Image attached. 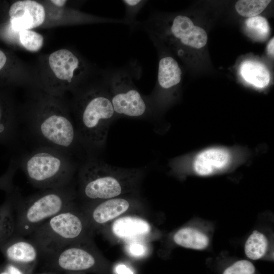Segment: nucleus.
Segmentation results:
<instances>
[{
  "mask_svg": "<svg viewBox=\"0 0 274 274\" xmlns=\"http://www.w3.org/2000/svg\"><path fill=\"white\" fill-rule=\"evenodd\" d=\"M9 61L7 55L0 49V72L7 67Z\"/></svg>",
  "mask_w": 274,
  "mask_h": 274,
  "instance_id": "obj_30",
  "label": "nucleus"
},
{
  "mask_svg": "<svg viewBox=\"0 0 274 274\" xmlns=\"http://www.w3.org/2000/svg\"><path fill=\"white\" fill-rule=\"evenodd\" d=\"M70 112L62 97L38 88L19 115L20 123L23 121L35 147L57 149L75 158L83 148Z\"/></svg>",
  "mask_w": 274,
  "mask_h": 274,
  "instance_id": "obj_1",
  "label": "nucleus"
},
{
  "mask_svg": "<svg viewBox=\"0 0 274 274\" xmlns=\"http://www.w3.org/2000/svg\"><path fill=\"white\" fill-rule=\"evenodd\" d=\"M256 268L249 260L241 259L227 267L222 274H255Z\"/></svg>",
  "mask_w": 274,
  "mask_h": 274,
  "instance_id": "obj_26",
  "label": "nucleus"
},
{
  "mask_svg": "<svg viewBox=\"0 0 274 274\" xmlns=\"http://www.w3.org/2000/svg\"><path fill=\"white\" fill-rule=\"evenodd\" d=\"M9 274H32L35 267L20 266L11 263L5 262Z\"/></svg>",
  "mask_w": 274,
  "mask_h": 274,
  "instance_id": "obj_28",
  "label": "nucleus"
},
{
  "mask_svg": "<svg viewBox=\"0 0 274 274\" xmlns=\"http://www.w3.org/2000/svg\"><path fill=\"white\" fill-rule=\"evenodd\" d=\"M9 15L10 31L17 32L42 26L46 19V10L36 1L20 0L11 5Z\"/></svg>",
  "mask_w": 274,
  "mask_h": 274,
  "instance_id": "obj_10",
  "label": "nucleus"
},
{
  "mask_svg": "<svg viewBox=\"0 0 274 274\" xmlns=\"http://www.w3.org/2000/svg\"><path fill=\"white\" fill-rule=\"evenodd\" d=\"M129 251L131 254L134 256H140L145 252L144 247L140 244H132L129 246Z\"/></svg>",
  "mask_w": 274,
  "mask_h": 274,
  "instance_id": "obj_29",
  "label": "nucleus"
},
{
  "mask_svg": "<svg viewBox=\"0 0 274 274\" xmlns=\"http://www.w3.org/2000/svg\"><path fill=\"white\" fill-rule=\"evenodd\" d=\"M271 2L270 0H239L235 3V8L240 15L251 18L260 14Z\"/></svg>",
  "mask_w": 274,
  "mask_h": 274,
  "instance_id": "obj_23",
  "label": "nucleus"
},
{
  "mask_svg": "<svg viewBox=\"0 0 274 274\" xmlns=\"http://www.w3.org/2000/svg\"><path fill=\"white\" fill-rule=\"evenodd\" d=\"M85 219L74 204L44 222L29 235V239L44 258L84 240L88 228Z\"/></svg>",
  "mask_w": 274,
  "mask_h": 274,
  "instance_id": "obj_7",
  "label": "nucleus"
},
{
  "mask_svg": "<svg viewBox=\"0 0 274 274\" xmlns=\"http://www.w3.org/2000/svg\"><path fill=\"white\" fill-rule=\"evenodd\" d=\"M88 63L74 51L57 50L43 59L41 76L37 88L54 96L62 97L83 86L89 74Z\"/></svg>",
  "mask_w": 274,
  "mask_h": 274,
  "instance_id": "obj_6",
  "label": "nucleus"
},
{
  "mask_svg": "<svg viewBox=\"0 0 274 274\" xmlns=\"http://www.w3.org/2000/svg\"><path fill=\"white\" fill-rule=\"evenodd\" d=\"M70 104L79 142L88 156L106 146L109 130L117 118L107 83L84 85L74 91Z\"/></svg>",
  "mask_w": 274,
  "mask_h": 274,
  "instance_id": "obj_2",
  "label": "nucleus"
},
{
  "mask_svg": "<svg viewBox=\"0 0 274 274\" xmlns=\"http://www.w3.org/2000/svg\"><path fill=\"white\" fill-rule=\"evenodd\" d=\"M169 34L183 45L200 49L204 47L208 41L206 31L194 25L188 17L178 15L174 17L169 26Z\"/></svg>",
  "mask_w": 274,
  "mask_h": 274,
  "instance_id": "obj_13",
  "label": "nucleus"
},
{
  "mask_svg": "<svg viewBox=\"0 0 274 274\" xmlns=\"http://www.w3.org/2000/svg\"><path fill=\"white\" fill-rule=\"evenodd\" d=\"M81 243L68 245L44 257L47 268L58 273L80 272L96 268L97 258L92 251L81 246Z\"/></svg>",
  "mask_w": 274,
  "mask_h": 274,
  "instance_id": "obj_9",
  "label": "nucleus"
},
{
  "mask_svg": "<svg viewBox=\"0 0 274 274\" xmlns=\"http://www.w3.org/2000/svg\"><path fill=\"white\" fill-rule=\"evenodd\" d=\"M244 251L246 257L253 260L263 259L268 255H272V238L266 231L255 229L246 239Z\"/></svg>",
  "mask_w": 274,
  "mask_h": 274,
  "instance_id": "obj_18",
  "label": "nucleus"
},
{
  "mask_svg": "<svg viewBox=\"0 0 274 274\" xmlns=\"http://www.w3.org/2000/svg\"><path fill=\"white\" fill-rule=\"evenodd\" d=\"M12 35L16 43L28 51L38 52L43 46L44 42L43 36L32 29L20 30L12 33Z\"/></svg>",
  "mask_w": 274,
  "mask_h": 274,
  "instance_id": "obj_22",
  "label": "nucleus"
},
{
  "mask_svg": "<svg viewBox=\"0 0 274 274\" xmlns=\"http://www.w3.org/2000/svg\"><path fill=\"white\" fill-rule=\"evenodd\" d=\"M104 77L117 118H150L154 110L146 96L135 87L129 71L124 69L110 71Z\"/></svg>",
  "mask_w": 274,
  "mask_h": 274,
  "instance_id": "obj_8",
  "label": "nucleus"
},
{
  "mask_svg": "<svg viewBox=\"0 0 274 274\" xmlns=\"http://www.w3.org/2000/svg\"><path fill=\"white\" fill-rule=\"evenodd\" d=\"M13 173L10 170L6 172L0 177V190H3L8 192L14 187L13 184Z\"/></svg>",
  "mask_w": 274,
  "mask_h": 274,
  "instance_id": "obj_27",
  "label": "nucleus"
},
{
  "mask_svg": "<svg viewBox=\"0 0 274 274\" xmlns=\"http://www.w3.org/2000/svg\"><path fill=\"white\" fill-rule=\"evenodd\" d=\"M78 169L79 195L90 203L118 197L138 181L144 170L115 166L94 156L86 157Z\"/></svg>",
  "mask_w": 274,
  "mask_h": 274,
  "instance_id": "obj_3",
  "label": "nucleus"
},
{
  "mask_svg": "<svg viewBox=\"0 0 274 274\" xmlns=\"http://www.w3.org/2000/svg\"><path fill=\"white\" fill-rule=\"evenodd\" d=\"M38 274H59V273L57 272L56 271L50 270L48 272H43V273H38Z\"/></svg>",
  "mask_w": 274,
  "mask_h": 274,
  "instance_id": "obj_35",
  "label": "nucleus"
},
{
  "mask_svg": "<svg viewBox=\"0 0 274 274\" xmlns=\"http://www.w3.org/2000/svg\"><path fill=\"white\" fill-rule=\"evenodd\" d=\"M274 38L273 37L269 41L267 46V51L270 55L273 57L274 55Z\"/></svg>",
  "mask_w": 274,
  "mask_h": 274,
  "instance_id": "obj_32",
  "label": "nucleus"
},
{
  "mask_svg": "<svg viewBox=\"0 0 274 274\" xmlns=\"http://www.w3.org/2000/svg\"><path fill=\"white\" fill-rule=\"evenodd\" d=\"M240 73L247 82L257 87H264L270 81L267 68L263 64L257 62L244 61L240 66Z\"/></svg>",
  "mask_w": 274,
  "mask_h": 274,
  "instance_id": "obj_21",
  "label": "nucleus"
},
{
  "mask_svg": "<svg viewBox=\"0 0 274 274\" xmlns=\"http://www.w3.org/2000/svg\"><path fill=\"white\" fill-rule=\"evenodd\" d=\"M4 203L0 206V245L13 235L15 230V208L21 195L18 189L14 188L7 192Z\"/></svg>",
  "mask_w": 274,
  "mask_h": 274,
  "instance_id": "obj_19",
  "label": "nucleus"
},
{
  "mask_svg": "<svg viewBox=\"0 0 274 274\" xmlns=\"http://www.w3.org/2000/svg\"><path fill=\"white\" fill-rule=\"evenodd\" d=\"M246 27L249 32L256 38L264 39L268 35L269 27L266 18L256 16L246 20Z\"/></svg>",
  "mask_w": 274,
  "mask_h": 274,
  "instance_id": "obj_24",
  "label": "nucleus"
},
{
  "mask_svg": "<svg viewBox=\"0 0 274 274\" xmlns=\"http://www.w3.org/2000/svg\"><path fill=\"white\" fill-rule=\"evenodd\" d=\"M50 2L54 6H56L58 8H62L67 3L66 1L62 0L50 1Z\"/></svg>",
  "mask_w": 274,
  "mask_h": 274,
  "instance_id": "obj_33",
  "label": "nucleus"
},
{
  "mask_svg": "<svg viewBox=\"0 0 274 274\" xmlns=\"http://www.w3.org/2000/svg\"><path fill=\"white\" fill-rule=\"evenodd\" d=\"M0 250L6 262L20 266L35 267L40 257L32 241L15 233L0 245Z\"/></svg>",
  "mask_w": 274,
  "mask_h": 274,
  "instance_id": "obj_12",
  "label": "nucleus"
},
{
  "mask_svg": "<svg viewBox=\"0 0 274 274\" xmlns=\"http://www.w3.org/2000/svg\"><path fill=\"white\" fill-rule=\"evenodd\" d=\"M103 200L88 209V216L94 224L106 223L124 213L130 207L129 201L123 198L117 197Z\"/></svg>",
  "mask_w": 274,
  "mask_h": 274,
  "instance_id": "obj_17",
  "label": "nucleus"
},
{
  "mask_svg": "<svg viewBox=\"0 0 274 274\" xmlns=\"http://www.w3.org/2000/svg\"><path fill=\"white\" fill-rule=\"evenodd\" d=\"M214 227L204 220H194L182 227L174 234V242L179 246L197 251H204L211 247Z\"/></svg>",
  "mask_w": 274,
  "mask_h": 274,
  "instance_id": "obj_11",
  "label": "nucleus"
},
{
  "mask_svg": "<svg viewBox=\"0 0 274 274\" xmlns=\"http://www.w3.org/2000/svg\"><path fill=\"white\" fill-rule=\"evenodd\" d=\"M230 161V155L227 150L221 148L209 149L196 156L193 168L199 176H209L225 168Z\"/></svg>",
  "mask_w": 274,
  "mask_h": 274,
  "instance_id": "obj_16",
  "label": "nucleus"
},
{
  "mask_svg": "<svg viewBox=\"0 0 274 274\" xmlns=\"http://www.w3.org/2000/svg\"><path fill=\"white\" fill-rule=\"evenodd\" d=\"M112 231L118 237L125 238L146 234L150 227L145 220L134 217H124L116 220Z\"/></svg>",
  "mask_w": 274,
  "mask_h": 274,
  "instance_id": "obj_20",
  "label": "nucleus"
},
{
  "mask_svg": "<svg viewBox=\"0 0 274 274\" xmlns=\"http://www.w3.org/2000/svg\"><path fill=\"white\" fill-rule=\"evenodd\" d=\"M0 274H9L5 263L0 266Z\"/></svg>",
  "mask_w": 274,
  "mask_h": 274,
  "instance_id": "obj_34",
  "label": "nucleus"
},
{
  "mask_svg": "<svg viewBox=\"0 0 274 274\" xmlns=\"http://www.w3.org/2000/svg\"><path fill=\"white\" fill-rule=\"evenodd\" d=\"M19 115L7 97L0 94V144L13 147L20 136Z\"/></svg>",
  "mask_w": 274,
  "mask_h": 274,
  "instance_id": "obj_15",
  "label": "nucleus"
},
{
  "mask_svg": "<svg viewBox=\"0 0 274 274\" xmlns=\"http://www.w3.org/2000/svg\"><path fill=\"white\" fill-rule=\"evenodd\" d=\"M125 8V15L123 19L124 24L134 27L138 26L135 20L139 12L148 2L143 0H124L122 1Z\"/></svg>",
  "mask_w": 274,
  "mask_h": 274,
  "instance_id": "obj_25",
  "label": "nucleus"
},
{
  "mask_svg": "<svg viewBox=\"0 0 274 274\" xmlns=\"http://www.w3.org/2000/svg\"><path fill=\"white\" fill-rule=\"evenodd\" d=\"M76 193L72 185L41 190L23 197L15 208V234L29 236L51 218L74 204Z\"/></svg>",
  "mask_w": 274,
  "mask_h": 274,
  "instance_id": "obj_5",
  "label": "nucleus"
},
{
  "mask_svg": "<svg viewBox=\"0 0 274 274\" xmlns=\"http://www.w3.org/2000/svg\"><path fill=\"white\" fill-rule=\"evenodd\" d=\"M28 182L41 190L72 185L79 165L74 157L50 147H34L16 158Z\"/></svg>",
  "mask_w": 274,
  "mask_h": 274,
  "instance_id": "obj_4",
  "label": "nucleus"
},
{
  "mask_svg": "<svg viewBox=\"0 0 274 274\" xmlns=\"http://www.w3.org/2000/svg\"><path fill=\"white\" fill-rule=\"evenodd\" d=\"M117 274H133L130 268L124 264H119L116 268Z\"/></svg>",
  "mask_w": 274,
  "mask_h": 274,
  "instance_id": "obj_31",
  "label": "nucleus"
},
{
  "mask_svg": "<svg viewBox=\"0 0 274 274\" xmlns=\"http://www.w3.org/2000/svg\"><path fill=\"white\" fill-rule=\"evenodd\" d=\"M181 76L182 70L174 58L170 56L161 57L158 63L157 87L151 94L146 95L152 107L161 93L179 85Z\"/></svg>",
  "mask_w": 274,
  "mask_h": 274,
  "instance_id": "obj_14",
  "label": "nucleus"
}]
</instances>
